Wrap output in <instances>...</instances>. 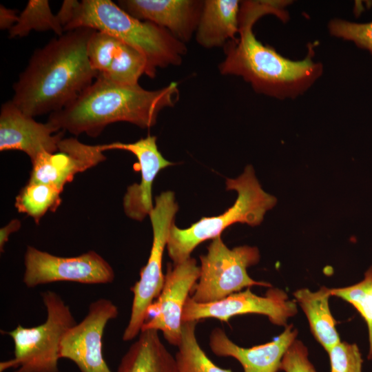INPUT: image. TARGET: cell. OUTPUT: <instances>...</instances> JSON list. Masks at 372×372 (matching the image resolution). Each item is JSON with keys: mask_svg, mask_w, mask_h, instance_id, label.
Masks as SVG:
<instances>
[{"mask_svg": "<svg viewBox=\"0 0 372 372\" xmlns=\"http://www.w3.org/2000/svg\"><path fill=\"white\" fill-rule=\"evenodd\" d=\"M289 3V1H241L238 37L223 47L225 57L218 65L222 75L241 76L256 92L280 99L298 96L316 82L322 73V65L313 60L311 47L304 59L293 61L262 44L254 34V23L265 14H275L287 21L285 8Z\"/></svg>", "mask_w": 372, "mask_h": 372, "instance_id": "obj_1", "label": "cell"}, {"mask_svg": "<svg viewBox=\"0 0 372 372\" xmlns=\"http://www.w3.org/2000/svg\"><path fill=\"white\" fill-rule=\"evenodd\" d=\"M94 31L70 30L35 50L13 85L12 103L34 117L59 111L76 99L98 76L87 56Z\"/></svg>", "mask_w": 372, "mask_h": 372, "instance_id": "obj_2", "label": "cell"}, {"mask_svg": "<svg viewBox=\"0 0 372 372\" xmlns=\"http://www.w3.org/2000/svg\"><path fill=\"white\" fill-rule=\"evenodd\" d=\"M179 99L176 82L156 90L122 85L97 76L76 99L50 114L48 123L74 135L99 136L108 125L124 121L145 129L156 123L158 114Z\"/></svg>", "mask_w": 372, "mask_h": 372, "instance_id": "obj_3", "label": "cell"}, {"mask_svg": "<svg viewBox=\"0 0 372 372\" xmlns=\"http://www.w3.org/2000/svg\"><path fill=\"white\" fill-rule=\"evenodd\" d=\"M78 28L106 32L139 51L147 61L145 75L152 79L157 68L180 65L187 53L185 44L168 30L131 16L110 0L78 1L64 32Z\"/></svg>", "mask_w": 372, "mask_h": 372, "instance_id": "obj_4", "label": "cell"}, {"mask_svg": "<svg viewBox=\"0 0 372 372\" xmlns=\"http://www.w3.org/2000/svg\"><path fill=\"white\" fill-rule=\"evenodd\" d=\"M226 189L236 191L238 196L234 204L223 214L203 217L185 229L178 227L175 223L172 224L166 248L174 264L190 258L198 245L220 236L233 224L260 225L266 212L276 204V197L262 188L251 165L247 166L238 178L227 179Z\"/></svg>", "mask_w": 372, "mask_h": 372, "instance_id": "obj_5", "label": "cell"}, {"mask_svg": "<svg viewBox=\"0 0 372 372\" xmlns=\"http://www.w3.org/2000/svg\"><path fill=\"white\" fill-rule=\"evenodd\" d=\"M47 312L45 322L25 327L18 324L8 335L14 343V357L0 363V372H60L59 347L66 331L76 324L70 308L55 291L41 293Z\"/></svg>", "mask_w": 372, "mask_h": 372, "instance_id": "obj_6", "label": "cell"}, {"mask_svg": "<svg viewBox=\"0 0 372 372\" xmlns=\"http://www.w3.org/2000/svg\"><path fill=\"white\" fill-rule=\"evenodd\" d=\"M260 260L256 247L239 246L229 249L218 236L212 240L207 253L200 256V276L190 298L201 304L214 302L240 291L245 287L271 285L252 279L248 267Z\"/></svg>", "mask_w": 372, "mask_h": 372, "instance_id": "obj_7", "label": "cell"}, {"mask_svg": "<svg viewBox=\"0 0 372 372\" xmlns=\"http://www.w3.org/2000/svg\"><path fill=\"white\" fill-rule=\"evenodd\" d=\"M178 210L173 192H163L155 197L154 208L149 215L153 231L152 248L147 262L140 271L139 280L130 289L133 300L129 322L123 333L125 342L131 341L139 335L149 307L162 291L165 282L163 256Z\"/></svg>", "mask_w": 372, "mask_h": 372, "instance_id": "obj_8", "label": "cell"}, {"mask_svg": "<svg viewBox=\"0 0 372 372\" xmlns=\"http://www.w3.org/2000/svg\"><path fill=\"white\" fill-rule=\"evenodd\" d=\"M23 263V282L28 288L55 282L103 285L112 282L115 277L110 263L94 251L61 257L28 246Z\"/></svg>", "mask_w": 372, "mask_h": 372, "instance_id": "obj_9", "label": "cell"}, {"mask_svg": "<svg viewBox=\"0 0 372 372\" xmlns=\"http://www.w3.org/2000/svg\"><path fill=\"white\" fill-rule=\"evenodd\" d=\"M200 271V266L192 257L178 264H167L163 287L149 307L141 331H161L169 344L179 345L184 307L199 278Z\"/></svg>", "mask_w": 372, "mask_h": 372, "instance_id": "obj_10", "label": "cell"}, {"mask_svg": "<svg viewBox=\"0 0 372 372\" xmlns=\"http://www.w3.org/2000/svg\"><path fill=\"white\" fill-rule=\"evenodd\" d=\"M297 312L296 303L282 290L272 288L265 296H260L247 289L207 304L197 303L189 296L182 320L189 322L212 318L228 322L234 316L256 313L267 316L273 324L286 326L287 320Z\"/></svg>", "mask_w": 372, "mask_h": 372, "instance_id": "obj_11", "label": "cell"}, {"mask_svg": "<svg viewBox=\"0 0 372 372\" xmlns=\"http://www.w3.org/2000/svg\"><path fill=\"white\" fill-rule=\"evenodd\" d=\"M117 306L107 298L91 302L84 318L68 329L60 343L59 358L73 362L81 372H112L103 354L107 323L117 318Z\"/></svg>", "mask_w": 372, "mask_h": 372, "instance_id": "obj_12", "label": "cell"}, {"mask_svg": "<svg viewBox=\"0 0 372 372\" xmlns=\"http://www.w3.org/2000/svg\"><path fill=\"white\" fill-rule=\"evenodd\" d=\"M101 145H87L76 138H63L54 153L42 152L32 163L28 181L43 183L63 190L74 176L106 160Z\"/></svg>", "mask_w": 372, "mask_h": 372, "instance_id": "obj_13", "label": "cell"}, {"mask_svg": "<svg viewBox=\"0 0 372 372\" xmlns=\"http://www.w3.org/2000/svg\"><path fill=\"white\" fill-rule=\"evenodd\" d=\"M65 132L49 123L36 121L12 101L2 104L0 112V151L19 150L32 162L42 152L54 153Z\"/></svg>", "mask_w": 372, "mask_h": 372, "instance_id": "obj_14", "label": "cell"}, {"mask_svg": "<svg viewBox=\"0 0 372 372\" xmlns=\"http://www.w3.org/2000/svg\"><path fill=\"white\" fill-rule=\"evenodd\" d=\"M101 147L103 152L111 149L127 151L136 157L141 171V182L128 186L123 205L124 212L129 218L143 220L154 208L152 185L156 176L161 170L174 163L161 154L155 136L149 135L130 143L114 142L103 144Z\"/></svg>", "mask_w": 372, "mask_h": 372, "instance_id": "obj_15", "label": "cell"}, {"mask_svg": "<svg viewBox=\"0 0 372 372\" xmlns=\"http://www.w3.org/2000/svg\"><path fill=\"white\" fill-rule=\"evenodd\" d=\"M204 1L121 0L118 6L131 16L168 30L185 44L195 34Z\"/></svg>", "mask_w": 372, "mask_h": 372, "instance_id": "obj_16", "label": "cell"}, {"mask_svg": "<svg viewBox=\"0 0 372 372\" xmlns=\"http://www.w3.org/2000/svg\"><path fill=\"white\" fill-rule=\"evenodd\" d=\"M298 331L287 325L271 342L251 348L241 347L232 342L225 331L214 329L209 335L211 351L220 357H231L242 365L244 372H277L286 351L296 340Z\"/></svg>", "mask_w": 372, "mask_h": 372, "instance_id": "obj_17", "label": "cell"}, {"mask_svg": "<svg viewBox=\"0 0 372 372\" xmlns=\"http://www.w3.org/2000/svg\"><path fill=\"white\" fill-rule=\"evenodd\" d=\"M240 3L238 0L204 1L195 36L205 48L224 47L239 30Z\"/></svg>", "mask_w": 372, "mask_h": 372, "instance_id": "obj_18", "label": "cell"}, {"mask_svg": "<svg viewBox=\"0 0 372 372\" xmlns=\"http://www.w3.org/2000/svg\"><path fill=\"white\" fill-rule=\"evenodd\" d=\"M116 372H178L175 358L163 344L158 331H141L119 363Z\"/></svg>", "mask_w": 372, "mask_h": 372, "instance_id": "obj_19", "label": "cell"}, {"mask_svg": "<svg viewBox=\"0 0 372 372\" xmlns=\"http://www.w3.org/2000/svg\"><path fill=\"white\" fill-rule=\"evenodd\" d=\"M293 295L308 319L313 335L329 352L340 342L336 322L329 306L330 289L322 287L316 291H311L304 288L296 291Z\"/></svg>", "mask_w": 372, "mask_h": 372, "instance_id": "obj_20", "label": "cell"}, {"mask_svg": "<svg viewBox=\"0 0 372 372\" xmlns=\"http://www.w3.org/2000/svg\"><path fill=\"white\" fill-rule=\"evenodd\" d=\"M61 189L54 185L28 181L15 198L14 207L32 218L37 224L48 211H54L61 203Z\"/></svg>", "mask_w": 372, "mask_h": 372, "instance_id": "obj_21", "label": "cell"}, {"mask_svg": "<svg viewBox=\"0 0 372 372\" xmlns=\"http://www.w3.org/2000/svg\"><path fill=\"white\" fill-rule=\"evenodd\" d=\"M198 321L183 322L181 340L175 355L178 372H232L216 365L200 347L196 336Z\"/></svg>", "mask_w": 372, "mask_h": 372, "instance_id": "obj_22", "label": "cell"}, {"mask_svg": "<svg viewBox=\"0 0 372 372\" xmlns=\"http://www.w3.org/2000/svg\"><path fill=\"white\" fill-rule=\"evenodd\" d=\"M52 30L58 36L65 32L56 14L50 9L48 0H30L19 16L17 23L9 30V37H23L32 30Z\"/></svg>", "mask_w": 372, "mask_h": 372, "instance_id": "obj_23", "label": "cell"}, {"mask_svg": "<svg viewBox=\"0 0 372 372\" xmlns=\"http://www.w3.org/2000/svg\"><path fill=\"white\" fill-rule=\"evenodd\" d=\"M147 61L137 50L121 41L107 70L97 76L122 85L138 84L146 74Z\"/></svg>", "mask_w": 372, "mask_h": 372, "instance_id": "obj_24", "label": "cell"}, {"mask_svg": "<svg viewBox=\"0 0 372 372\" xmlns=\"http://www.w3.org/2000/svg\"><path fill=\"white\" fill-rule=\"evenodd\" d=\"M331 296L339 297L350 304L360 313L369 330V351L368 359H372V267L365 273L364 279L349 287L330 289Z\"/></svg>", "mask_w": 372, "mask_h": 372, "instance_id": "obj_25", "label": "cell"}, {"mask_svg": "<svg viewBox=\"0 0 372 372\" xmlns=\"http://www.w3.org/2000/svg\"><path fill=\"white\" fill-rule=\"evenodd\" d=\"M121 41L104 32L95 30L87 44V56L92 68L101 74L109 68Z\"/></svg>", "mask_w": 372, "mask_h": 372, "instance_id": "obj_26", "label": "cell"}, {"mask_svg": "<svg viewBox=\"0 0 372 372\" xmlns=\"http://www.w3.org/2000/svg\"><path fill=\"white\" fill-rule=\"evenodd\" d=\"M328 28L332 36L351 41L372 55V21L355 23L334 19L330 21Z\"/></svg>", "mask_w": 372, "mask_h": 372, "instance_id": "obj_27", "label": "cell"}, {"mask_svg": "<svg viewBox=\"0 0 372 372\" xmlns=\"http://www.w3.org/2000/svg\"><path fill=\"white\" fill-rule=\"evenodd\" d=\"M328 353L331 372H362L363 360L355 344L340 341Z\"/></svg>", "mask_w": 372, "mask_h": 372, "instance_id": "obj_28", "label": "cell"}, {"mask_svg": "<svg viewBox=\"0 0 372 372\" xmlns=\"http://www.w3.org/2000/svg\"><path fill=\"white\" fill-rule=\"evenodd\" d=\"M280 370L285 372H316L308 358V350L300 340H295L284 354Z\"/></svg>", "mask_w": 372, "mask_h": 372, "instance_id": "obj_29", "label": "cell"}, {"mask_svg": "<svg viewBox=\"0 0 372 372\" xmlns=\"http://www.w3.org/2000/svg\"><path fill=\"white\" fill-rule=\"evenodd\" d=\"M17 10L0 6V28L10 30L18 21Z\"/></svg>", "mask_w": 372, "mask_h": 372, "instance_id": "obj_30", "label": "cell"}, {"mask_svg": "<svg viewBox=\"0 0 372 372\" xmlns=\"http://www.w3.org/2000/svg\"><path fill=\"white\" fill-rule=\"evenodd\" d=\"M21 221L17 218L10 220L6 225L0 229V251H4L6 243L8 241L10 236L17 231L21 227Z\"/></svg>", "mask_w": 372, "mask_h": 372, "instance_id": "obj_31", "label": "cell"}]
</instances>
